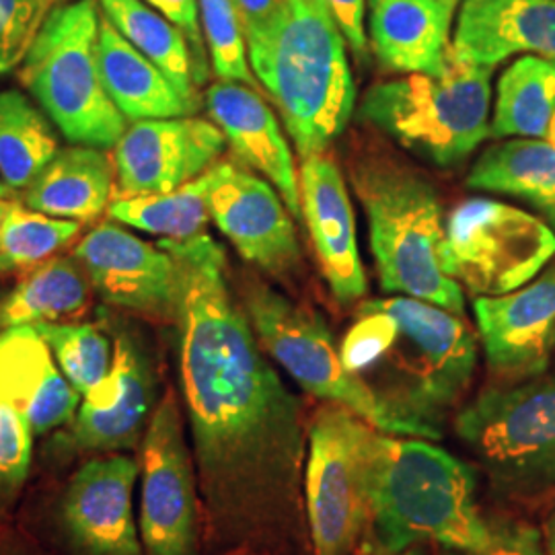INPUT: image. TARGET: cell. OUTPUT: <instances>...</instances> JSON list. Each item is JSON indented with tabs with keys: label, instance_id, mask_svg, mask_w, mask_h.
I'll use <instances>...</instances> for the list:
<instances>
[{
	"label": "cell",
	"instance_id": "obj_1",
	"mask_svg": "<svg viewBox=\"0 0 555 555\" xmlns=\"http://www.w3.org/2000/svg\"><path fill=\"white\" fill-rule=\"evenodd\" d=\"M179 268V364L208 541L219 552L315 555L298 399L261 352L210 235L160 238Z\"/></svg>",
	"mask_w": 555,
	"mask_h": 555
},
{
	"label": "cell",
	"instance_id": "obj_2",
	"mask_svg": "<svg viewBox=\"0 0 555 555\" xmlns=\"http://www.w3.org/2000/svg\"><path fill=\"white\" fill-rule=\"evenodd\" d=\"M339 357L417 438L438 440L442 420L472 385L477 341L456 313L397 295L358 307Z\"/></svg>",
	"mask_w": 555,
	"mask_h": 555
},
{
	"label": "cell",
	"instance_id": "obj_3",
	"mask_svg": "<svg viewBox=\"0 0 555 555\" xmlns=\"http://www.w3.org/2000/svg\"><path fill=\"white\" fill-rule=\"evenodd\" d=\"M476 472L437 444L378 430L371 455L369 504L377 545L387 554L437 543L440 550L488 547L492 522L477 506Z\"/></svg>",
	"mask_w": 555,
	"mask_h": 555
},
{
	"label": "cell",
	"instance_id": "obj_4",
	"mask_svg": "<svg viewBox=\"0 0 555 555\" xmlns=\"http://www.w3.org/2000/svg\"><path fill=\"white\" fill-rule=\"evenodd\" d=\"M247 54L298 155L325 153L357 101L346 40L330 11L319 0H284L274 27L247 43Z\"/></svg>",
	"mask_w": 555,
	"mask_h": 555
},
{
	"label": "cell",
	"instance_id": "obj_5",
	"mask_svg": "<svg viewBox=\"0 0 555 555\" xmlns=\"http://www.w3.org/2000/svg\"><path fill=\"white\" fill-rule=\"evenodd\" d=\"M369 219L383 291L461 315V284L447 272V222L428 179L387 155H360L350 167Z\"/></svg>",
	"mask_w": 555,
	"mask_h": 555
},
{
	"label": "cell",
	"instance_id": "obj_6",
	"mask_svg": "<svg viewBox=\"0 0 555 555\" xmlns=\"http://www.w3.org/2000/svg\"><path fill=\"white\" fill-rule=\"evenodd\" d=\"M492 66L461 59L449 46L435 75L414 73L371 87L362 121L437 165H455L490 137Z\"/></svg>",
	"mask_w": 555,
	"mask_h": 555
},
{
	"label": "cell",
	"instance_id": "obj_7",
	"mask_svg": "<svg viewBox=\"0 0 555 555\" xmlns=\"http://www.w3.org/2000/svg\"><path fill=\"white\" fill-rule=\"evenodd\" d=\"M98 0H66L43 21L17 79L70 144L114 149L128 121L101 80Z\"/></svg>",
	"mask_w": 555,
	"mask_h": 555
},
{
	"label": "cell",
	"instance_id": "obj_8",
	"mask_svg": "<svg viewBox=\"0 0 555 555\" xmlns=\"http://www.w3.org/2000/svg\"><path fill=\"white\" fill-rule=\"evenodd\" d=\"M455 430L496 492L533 496L552 490L555 369L483 389L456 414Z\"/></svg>",
	"mask_w": 555,
	"mask_h": 555
},
{
	"label": "cell",
	"instance_id": "obj_9",
	"mask_svg": "<svg viewBox=\"0 0 555 555\" xmlns=\"http://www.w3.org/2000/svg\"><path fill=\"white\" fill-rule=\"evenodd\" d=\"M377 428L336 403L307 430L305 508L315 555H352L371 520L369 479Z\"/></svg>",
	"mask_w": 555,
	"mask_h": 555
},
{
	"label": "cell",
	"instance_id": "obj_10",
	"mask_svg": "<svg viewBox=\"0 0 555 555\" xmlns=\"http://www.w3.org/2000/svg\"><path fill=\"white\" fill-rule=\"evenodd\" d=\"M245 313L261 348L297 380L323 399L348 408L380 433L417 438L416 430L385 408L341 362L339 348L318 311L302 307L274 288L254 282L245 291Z\"/></svg>",
	"mask_w": 555,
	"mask_h": 555
},
{
	"label": "cell",
	"instance_id": "obj_11",
	"mask_svg": "<svg viewBox=\"0 0 555 555\" xmlns=\"http://www.w3.org/2000/svg\"><path fill=\"white\" fill-rule=\"evenodd\" d=\"M554 256V229L511 204L465 199L447 219V272L479 297L522 288Z\"/></svg>",
	"mask_w": 555,
	"mask_h": 555
},
{
	"label": "cell",
	"instance_id": "obj_12",
	"mask_svg": "<svg viewBox=\"0 0 555 555\" xmlns=\"http://www.w3.org/2000/svg\"><path fill=\"white\" fill-rule=\"evenodd\" d=\"M140 541L146 555H198L196 476L179 399L167 389L142 437Z\"/></svg>",
	"mask_w": 555,
	"mask_h": 555
},
{
	"label": "cell",
	"instance_id": "obj_13",
	"mask_svg": "<svg viewBox=\"0 0 555 555\" xmlns=\"http://www.w3.org/2000/svg\"><path fill=\"white\" fill-rule=\"evenodd\" d=\"M70 256L105 302L144 318L178 319V261L159 243L107 220L80 238Z\"/></svg>",
	"mask_w": 555,
	"mask_h": 555
},
{
	"label": "cell",
	"instance_id": "obj_14",
	"mask_svg": "<svg viewBox=\"0 0 555 555\" xmlns=\"http://www.w3.org/2000/svg\"><path fill=\"white\" fill-rule=\"evenodd\" d=\"M227 139L219 126L194 116L140 119L114 146L116 198L173 192L219 163Z\"/></svg>",
	"mask_w": 555,
	"mask_h": 555
},
{
	"label": "cell",
	"instance_id": "obj_15",
	"mask_svg": "<svg viewBox=\"0 0 555 555\" xmlns=\"http://www.w3.org/2000/svg\"><path fill=\"white\" fill-rule=\"evenodd\" d=\"M208 202L210 219L241 258L274 276L297 270L300 249L293 215L272 183L233 160H219Z\"/></svg>",
	"mask_w": 555,
	"mask_h": 555
},
{
	"label": "cell",
	"instance_id": "obj_16",
	"mask_svg": "<svg viewBox=\"0 0 555 555\" xmlns=\"http://www.w3.org/2000/svg\"><path fill=\"white\" fill-rule=\"evenodd\" d=\"M490 371L516 383L550 369L555 332V268L525 288L474 300Z\"/></svg>",
	"mask_w": 555,
	"mask_h": 555
},
{
	"label": "cell",
	"instance_id": "obj_17",
	"mask_svg": "<svg viewBox=\"0 0 555 555\" xmlns=\"http://www.w3.org/2000/svg\"><path fill=\"white\" fill-rule=\"evenodd\" d=\"M139 463L112 455L87 461L68 481L64 522L89 555H142L134 520Z\"/></svg>",
	"mask_w": 555,
	"mask_h": 555
},
{
	"label": "cell",
	"instance_id": "obj_18",
	"mask_svg": "<svg viewBox=\"0 0 555 555\" xmlns=\"http://www.w3.org/2000/svg\"><path fill=\"white\" fill-rule=\"evenodd\" d=\"M298 183L300 215L315 245L321 272L337 302L352 305L366 295V274L358 251L354 210L341 171L321 153L302 159Z\"/></svg>",
	"mask_w": 555,
	"mask_h": 555
},
{
	"label": "cell",
	"instance_id": "obj_19",
	"mask_svg": "<svg viewBox=\"0 0 555 555\" xmlns=\"http://www.w3.org/2000/svg\"><path fill=\"white\" fill-rule=\"evenodd\" d=\"M155 401V378L139 341L119 334L109 373L80 399L73 437L87 451L134 449Z\"/></svg>",
	"mask_w": 555,
	"mask_h": 555
},
{
	"label": "cell",
	"instance_id": "obj_20",
	"mask_svg": "<svg viewBox=\"0 0 555 555\" xmlns=\"http://www.w3.org/2000/svg\"><path fill=\"white\" fill-rule=\"evenodd\" d=\"M206 109L241 163L270 179L293 217L300 215V183L291 146L272 107L254 87L217 80L206 89Z\"/></svg>",
	"mask_w": 555,
	"mask_h": 555
},
{
	"label": "cell",
	"instance_id": "obj_21",
	"mask_svg": "<svg viewBox=\"0 0 555 555\" xmlns=\"http://www.w3.org/2000/svg\"><path fill=\"white\" fill-rule=\"evenodd\" d=\"M451 46L492 68L516 54L555 60V0H463Z\"/></svg>",
	"mask_w": 555,
	"mask_h": 555
},
{
	"label": "cell",
	"instance_id": "obj_22",
	"mask_svg": "<svg viewBox=\"0 0 555 555\" xmlns=\"http://www.w3.org/2000/svg\"><path fill=\"white\" fill-rule=\"evenodd\" d=\"M0 399L20 408L34 435H46L75 417L82 397L38 330L23 325L0 332Z\"/></svg>",
	"mask_w": 555,
	"mask_h": 555
},
{
	"label": "cell",
	"instance_id": "obj_23",
	"mask_svg": "<svg viewBox=\"0 0 555 555\" xmlns=\"http://www.w3.org/2000/svg\"><path fill=\"white\" fill-rule=\"evenodd\" d=\"M118 194L114 155L105 149L70 144L60 149L23 192V204L54 219L93 222Z\"/></svg>",
	"mask_w": 555,
	"mask_h": 555
},
{
	"label": "cell",
	"instance_id": "obj_24",
	"mask_svg": "<svg viewBox=\"0 0 555 555\" xmlns=\"http://www.w3.org/2000/svg\"><path fill=\"white\" fill-rule=\"evenodd\" d=\"M371 43L393 73L435 75L449 50L451 17L437 0H371Z\"/></svg>",
	"mask_w": 555,
	"mask_h": 555
},
{
	"label": "cell",
	"instance_id": "obj_25",
	"mask_svg": "<svg viewBox=\"0 0 555 555\" xmlns=\"http://www.w3.org/2000/svg\"><path fill=\"white\" fill-rule=\"evenodd\" d=\"M98 59L103 87L126 121L194 116L159 66L142 56L103 13Z\"/></svg>",
	"mask_w": 555,
	"mask_h": 555
},
{
	"label": "cell",
	"instance_id": "obj_26",
	"mask_svg": "<svg viewBox=\"0 0 555 555\" xmlns=\"http://www.w3.org/2000/svg\"><path fill=\"white\" fill-rule=\"evenodd\" d=\"M467 185L531 202L555 231V146L550 140H506L488 149L472 167Z\"/></svg>",
	"mask_w": 555,
	"mask_h": 555
},
{
	"label": "cell",
	"instance_id": "obj_27",
	"mask_svg": "<svg viewBox=\"0 0 555 555\" xmlns=\"http://www.w3.org/2000/svg\"><path fill=\"white\" fill-rule=\"evenodd\" d=\"M89 288L91 282L73 256L31 266L0 302V330L77 318L89 302Z\"/></svg>",
	"mask_w": 555,
	"mask_h": 555
},
{
	"label": "cell",
	"instance_id": "obj_28",
	"mask_svg": "<svg viewBox=\"0 0 555 555\" xmlns=\"http://www.w3.org/2000/svg\"><path fill=\"white\" fill-rule=\"evenodd\" d=\"M101 13L130 41L142 56L157 64L160 73L173 82L179 95L196 114L199 107L198 85L194 79V60L185 36L159 11L144 0H98Z\"/></svg>",
	"mask_w": 555,
	"mask_h": 555
},
{
	"label": "cell",
	"instance_id": "obj_29",
	"mask_svg": "<svg viewBox=\"0 0 555 555\" xmlns=\"http://www.w3.org/2000/svg\"><path fill=\"white\" fill-rule=\"evenodd\" d=\"M219 176V163L199 178L173 192L114 198L107 219L124 227L169 241H188L206 233L210 219V190Z\"/></svg>",
	"mask_w": 555,
	"mask_h": 555
},
{
	"label": "cell",
	"instance_id": "obj_30",
	"mask_svg": "<svg viewBox=\"0 0 555 555\" xmlns=\"http://www.w3.org/2000/svg\"><path fill=\"white\" fill-rule=\"evenodd\" d=\"M555 112V60L522 56L498 80L492 139H547Z\"/></svg>",
	"mask_w": 555,
	"mask_h": 555
},
{
	"label": "cell",
	"instance_id": "obj_31",
	"mask_svg": "<svg viewBox=\"0 0 555 555\" xmlns=\"http://www.w3.org/2000/svg\"><path fill=\"white\" fill-rule=\"evenodd\" d=\"M52 119L25 93L0 91V179L11 192H25L59 153Z\"/></svg>",
	"mask_w": 555,
	"mask_h": 555
},
{
	"label": "cell",
	"instance_id": "obj_32",
	"mask_svg": "<svg viewBox=\"0 0 555 555\" xmlns=\"http://www.w3.org/2000/svg\"><path fill=\"white\" fill-rule=\"evenodd\" d=\"M80 222L54 219L20 202H4L0 220V258L13 270L38 266L79 237Z\"/></svg>",
	"mask_w": 555,
	"mask_h": 555
},
{
	"label": "cell",
	"instance_id": "obj_33",
	"mask_svg": "<svg viewBox=\"0 0 555 555\" xmlns=\"http://www.w3.org/2000/svg\"><path fill=\"white\" fill-rule=\"evenodd\" d=\"M34 327L46 339L60 373L68 378L80 397L87 396L109 373L114 350L109 337L98 325L60 321Z\"/></svg>",
	"mask_w": 555,
	"mask_h": 555
},
{
	"label": "cell",
	"instance_id": "obj_34",
	"mask_svg": "<svg viewBox=\"0 0 555 555\" xmlns=\"http://www.w3.org/2000/svg\"><path fill=\"white\" fill-rule=\"evenodd\" d=\"M199 23L210 68L219 80L258 87L249 68L247 40L235 0H198Z\"/></svg>",
	"mask_w": 555,
	"mask_h": 555
},
{
	"label": "cell",
	"instance_id": "obj_35",
	"mask_svg": "<svg viewBox=\"0 0 555 555\" xmlns=\"http://www.w3.org/2000/svg\"><path fill=\"white\" fill-rule=\"evenodd\" d=\"M34 451V430L20 408L0 399V511L20 494Z\"/></svg>",
	"mask_w": 555,
	"mask_h": 555
},
{
	"label": "cell",
	"instance_id": "obj_36",
	"mask_svg": "<svg viewBox=\"0 0 555 555\" xmlns=\"http://www.w3.org/2000/svg\"><path fill=\"white\" fill-rule=\"evenodd\" d=\"M66 0H0V75L20 68L43 21Z\"/></svg>",
	"mask_w": 555,
	"mask_h": 555
},
{
	"label": "cell",
	"instance_id": "obj_37",
	"mask_svg": "<svg viewBox=\"0 0 555 555\" xmlns=\"http://www.w3.org/2000/svg\"><path fill=\"white\" fill-rule=\"evenodd\" d=\"M149 7L159 11L165 20L171 21L185 36L192 60H194V79L202 87L210 77V59L204 43L202 23H199L198 0H144Z\"/></svg>",
	"mask_w": 555,
	"mask_h": 555
},
{
	"label": "cell",
	"instance_id": "obj_38",
	"mask_svg": "<svg viewBox=\"0 0 555 555\" xmlns=\"http://www.w3.org/2000/svg\"><path fill=\"white\" fill-rule=\"evenodd\" d=\"M442 555H550L541 529L516 520L492 522V539L488 547L477 552L440 550Z\"/></svg>",
	"mask_w": 555,
	"mask_h": 555
},
{
	"label": "cell",
	"instance_id": "obj_39",
	"mask_svg": "<svg viewBox=\"0 0 555 555\" xmlns=\"http://www.w3.org/2000/svg\"><path fill=\"white\" fill-rule=\"evenodd\" d=\"M334 21L357 60L369 56V40L364 31V0H319Z\"/></svg>",
	"mask_w": 555,
	"mask_h": 555
},
{
	"label": "cell",
	"instance_id": "obj_40",
	"mask_svg": "<svg viewBox=\"0 0 555 555\" xmlns=\"http://www.w3.org/2000/svg\"><path fill=\"white\" fill-rule=\"evenodd\" d=\"M247 43L263 38L276 23L284 0H235Z\"/></svg>",
	"mask_w": 555,
	"mask_h": 555
},
{
	"label": "cell",
	"instance_id": "obj_41",
	"mask_svg": "<svg viewBox=\"0 0 555 555\" xmlns=\"http://www.w3.org/2000/svg\"><path fill=\"white\" fill-rule=\"evenodd\" d=\"M541 535H543L550 555H555V504L547 511V515L543 516Z\"/></svg>",
	"mask_w": 555,
	"mask_h": 555
},
{
	"label": "cell",
	"instance_id": "obj_42",
	"mask_svg": "<svg viewBox=\"0 0 555 555\" xmlns=\"http://www.w3.org/2000/svg\"><path fill=\"white\" fill-rule=\"evenodd\" d=\"M358 555H426L424 552V547H410V550H405V552H399V554H387V552H383L380 547L377 545V550L373 547V545H362L360 547V554Z\"/></svg>",
	"mask_w": 555,
	"mask_h": 555
},
{
	"label": "cell",
	"instance_id": "obj_43",
	"mask_svg": "<svg viewBox=\"0 0 555 555\" xmlns=\"http://www.w3.org/2000/svg\"><path fill=\"white\" fill-rule=\"evenodd\" d=\"M437 2L442 7V11L453 20V13H455V9L461 0H437Z\"/></svg>",
	"mask_w": 555,
	"mask_h": 555
},
{
	"label": "cell",
	"instance_id": "obj_44",
	"mask_svg": "<svg viewBox=\"0 0 555 555\" xmlns=\"http://www.w3.org/2000/svg\"><path fill=\"white\" fill-rule=\"evenodd\" d=\"M7 272H13V266L4 258H0V276L7 274Z\"/></svg>",
	"mask_w": 555,
	"mask_h": 555
},
{
	"label": "cell",
	"instance_id": "obj_45",
	"mask_svg": "<svg viewBox=\"0 0 555 555\" xmlns=\"http://www.w3.org/2000/svg\"><path fill=\"white\" fill-rule=\"evenodd\" d=\"M9 194H11V190H9V188L2 183V179H0V202H7Z\"/></svg>",
	"mask_w": 555,
	"mask_h": 555
},
{
	"label": "cell",
	"instance_id": "obj_46",
	"mask_svg": "<svg viewBox=\"0 0 555 555\" xmlns=\"http://www.w3.org/2000/svg\"><path fill=\"white\" fill-rule=\"evenodd\" d=\"M547 140L552 142L555 146V112H554V118H552V124H550V132H547Z\"/></svg>",
	"mask_w": 555,
	"mask_h": 555
},
{
	"label": "cell",
	"instance_id": "obj_47",
	"mask_svg": "<svg viewBox=\"0 0 555 555\" xmlns=\"http://www.w3.org/2000/svg\"><path fill=\"white\" fill-rule=\"evenodd\" d=\"M2 212H4V202H0V220H2Z\"/></svg>",
	"mask_w": 555,
	"mask_h": 555
},
{
	"label": "cell",
	"instance_id": "obj_48",
	"mask_svg": "<svg viewBox=\"0 0 555 555\" xmlns=\"http://www.w3.org/2000/svg\"><path fill=\"white\" fill-rule=\"evenodd\" d=\"M554 348H555V332H554Z\"/></svg>",
	"mask_w": 555,
	"mask_h": 555
}]
</instances>
